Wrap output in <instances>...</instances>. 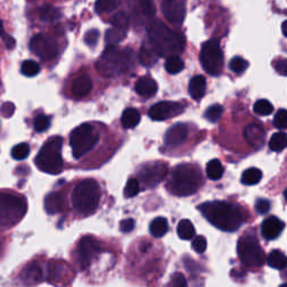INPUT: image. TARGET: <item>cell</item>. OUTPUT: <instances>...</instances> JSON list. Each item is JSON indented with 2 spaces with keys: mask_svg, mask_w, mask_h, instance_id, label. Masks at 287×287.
I'll use <instances>...</instances> for the list:
<instances>
[{
  "mask_svg": "<svg viewBox=\"0 0 287 287\" xmlns=\"http://www.w3.org/2000/svg\"><path fill=\"white\" fill-rule=\"evenodd\" d=\"M199 210L211 224L225 232L237 231L244 221L241 211L228 202H205Z\"/></svg>",
  "mask_w": 287,
  "mask_h": 287,
  "instance_id": "cell-1",
  "label": "cell"
},
{
  "mask_svg": "<svg viewBox=\"0 0 287 287\" xmlns=\"http://www.w3.org/2000/svg\"><path fill=\"white\" fill-rule=\"evenodd\" d=\"M148 42L156 51L159 58H169L182 53L185 40L181 34L172 31L162 22L153 21L147 27Z\"/></svg>",
  "mask_w": 287,
  "mask_h": 287,
  "instance_id": "cell-2",
  "label": "cell"
},
{
  "mask_svg": "<svg viewBox=\"0 0 287 287\" xmlns=\"http://www.w3.org/2000/svg\"><path fill=\"white\" fill-rule=\"evenodd\" d=\"M134 62V54L130 50H119L115 45H109L99 60L97 69L103 77L114 78L130 71Z\"/></svg>",
  "mask_w": 287,
  "mask_h": 287,
  "instance_id": "cell-3",
  "label": "cell"
},
{
  "mask_svg": "<svg viewBox=\"0 0 287 287\" xmlns=\"http://www.w3.org/2000/svg\"><path fill=\"white\" fill-rule=\"evenodd\" d=\"M101 191L98 182L87 178L79 182L72 191L71 200L74 210L79 214L88 216L92 214L99 206Z\"/></svg>",
  "mask_w": 287,
  "mask_h": 287,
  "instance_id": "cell-4",
  "label": "cell"
},
{
  "mask_svg": "<svg viewBox=\"0 0 287 287\" xmlns=\"http://www.w3.org/2000/svg\"><path fill=\"white\" fill-rule=\"evenodd\" d=\"M202 185V175L200 168L191 164L177 165L172 173L169 181V190L175 195H192Z\"/></svg>",
  "mask_w": 287,
  "mask_h": 287,
  "instance_id": "cell-5",
  "label": "cell"
},
{
  "mask_svg": "<svg viewBox=\"0 0 287 287\" xmlns=\"http://www.w3.org/2000/svg\"><path fill=\"white\" fill-rule=\"evenodd\" d=\"M63 139L60 136L50 138L37 154L35 164L40 171L56 175L63 169Z\"/></svg>",
  "mask_w": 287,
  "mask_h": 287,
  "instance_id": "cell-6",
  "label": "cell"
},
{
  "mask_svg": "<svg viewBox=\"0 0 287 287\" xmlns=\"http://www.w3.org/2000/svg\"><path fill=\"white\" fill-rule=\"evenodd\" d=\"M26 211L24 199L9 193H0V225L9 228L17 224L24 218Z\"/></svg>",
  "mask_w": 287,
  "mask_h": 287,
  "instance_id": "cell-7",
  "label": "cell"
},
{
  "mask_svg": "<svg viewBox=\"0 0 287 287\" xmlns=\"http://www.w3.org/2000/svg\"><path fill=\"white\" fill-rule=\"evenodd\" d=\"M99 142L98 131L90 124H82L72 130L70 135V146L75 159L88 154Z\"/></svg>",
  "mask_w": 287,
  "mask_h": 287,
  "instance_id": "cell-8",
  "label": "cell"
},
{
  "mask_svg": "<svg viewBox=\"0 0 287 287\" xmlns=\"http://www.w3.org/2000/svg\"><path fill=\"white\" fill-rule=\"evenodd\" d=\"M240 260L249 267H261L265 262V253L255 236L246 234L238 241Z\"/></svg>",
  "mask_w": 287,
  "mask_h": 287,
  "instance_id": "cell-9",
  "label": "cell"
},
{
  "mask_svg": "<svg viewBox=\"0 0 287 287\" xmlns=\"http://www.w3.org/2000/svg\"><path fill=\"white\" fill-rule=\"evenodd\" d=\"M200 62L204 71L210 75H219L222 72L223 53L218 41L211 40L202 45Z\"/></svg>",
  "mask_w": 287,
  "mask_h": 287,
  "instance_id": "cell-10",
  "label": "cell"
},
{
  "mask_svg": "<svg viewBox=\"0 0 287 287\" xmlns=\"http://www.w3.org/2000/svg\"><path fill=\"white\" fill-rule=\"evenodd\" d=\"M30 49L41 60L49 61L54 60L59 54V45L53 37L39 34L35 35L30 42Z\"/></svg>",
  "mask_w": 287,
  "mask_h": 287,
  "instance_id": "cell-11",
  "label": "cell"
},
{
  "mask_svg": "<svg viewBox=\"0 0 287 287\" xmlns=\"http://www.w3.org/2000/svg\"><path fill=\"white\" fill-rule=\"evenodd\" d=\"M99 252H100V244L96 239L87 236L80 240L77 250V260L80 269H88Z\"/></svg>",
  "mask_w": 287,
  "mask_h": 287,
  "instance_id": "cell-12",
  "label": "cell"
},
{
  "mask_svg": "<svg viewBox=\"0 0 287 287\" xmlns=\"http://www.w3.org/2000/svg\"><path fill=\"white\" fill-rule=\"evenodd\" d=\"M162 11L168 23L180 26L186 15V0H162Z\"/></svg>",
  "mask_w": 287,
  "mask_h": 287,
  "instance_id": "cell-13",
  "label": "cell"
},
{
  "mask_svg": "<svg viewBox=\"0 0 287 287\" xmlns=\"http://www.w3.org/2000/svg\"><path fill=\"white\" fill-rule=\"evenodd\" d=\"M183 110H184V106L180 102L162 101L150 108L148 111V116L150 119L155 121H163L181 115Z\"/></svg>",
  "mask_w": 287,
  "mask_h": 287,
  "instance_id": "cell-14",
  "label": "cell"
},
{
  "mask_svg": "<svg viewBox=\"0 0 287 287\" xmlns=\"http://www.w3.org/2000/svg\"><path fill=\"white\" fill-rule=\"evenodd\" d=\"M167 173V165L165 163L146 164L139 171V178L146 187L156 186Z\"/></svg>",
  "mask_w": 287,
  "mask_h": 287,
  "instance_id": "cell-15",
  "label": "cell"
},
{
  "mask_svg": "<svg viewBox=\"0 0 287 287\" xmlns=\"http://www.w3.org/2000/svg\"><path fill=\"white\" fill-rule=\"evenodd\" d=\"M189 135V127L186 124H176L169 128L165 137H164V144L167 147H176V146L183 144Z\"/></svg>",
  "mask_w": 287,
  "mask_h": 287,
  "instance_id": "cell-16",
  "label": "cell"
},
{
  "mask_svg": "<svg viewBox=\"0 0 287 287\" xmlns=\"http://www.w3.org/2000/svg\"><path fill=\"white\" fill-rule=\"evenodd\" d=\"M285 224L276 216H269L261 224V234L266 240H275L283 232Z\"/></svg>",
  "mask_w": 287,
  "mask_h": 287,
  "instance_id": "cell-17",
  "label": "cell"
},
{
  "mask_svg": "<svg viewBox=\"0 0 287 287\" xmlns=\"http://www.w3.org/2000/svg\"><path fill=\"white\" fill-rule=\"evenodd\" d=\"M243 137L247 140V143L252 146V147L258 148L261 147L265 139V131L262 127L257 124L248 125L243 130Z\"/></svg>",
  "mask_w": 287,
  "mask_h": 287,
  "instance_id": "cell-18",
  "label": "cell"
},
{
  "mask_svg": "<svg viewBox=\"0 0 287 287\" xmlns=\"http://www.w3.org/2000/svg\"><path fill=\"white\" fill-rule=\"evenodd\" d=\"M92 90V81L89 75L82 74L74 80L72 83V95L74 98L81 99L87 97Z\"/></svg>",
  "mask_w": 287,
  "mask_h": 287,
  "instance_id": "cell-19",
  "label": "cell"
},
{
  "mask_svg": "<svg viewBox=\"0 0 287 287\" xmlns=\"http://www.w3.org/2000/svg\"><path fill=\"white\" fill-rule=\"evenodd\" d=\"M135 90L140 97L150 98L156 95L158 90V86L155 80L149 77L140 78L135 86Z\"/></svg>",
  "mask_w": 287,
  "mask_h": 287,
  "instance_id": "cell-20",
  "label": "cell"
},
{
  "mask_svg": "<svg viewBox=\"0 0 287 287\" xmlns=\"http://www.w3.org/2000/svg\"><path fill=\"white\" fill-rule=\"evenodd\" d=\"M42 278H43V272L37 263H32V265L24 268V270L21 272V279L23 283L28 286L39 284Z\"/></svg>",
  "mask_w": 287,
  "mask_h": 287,
  "instance_id": "cell-21",
  "label": "cell"
},
{
  "mask_svg": "<svg viewBox=\"0 0 287 287\" xmlns=\"http://www.w3.org/2000/svg\"><path fill=\"white\" fill-rule=\"evenodd\" d=\"M206 91V81L203 75L193 77L189 84V92L193 100L199 101L204 97Z\"/></svg>",
  "mask_w": 287,
  "mask_h": 287,
  "instance_id": "cell-22",
  "label": "cell"
},
{
  "mask_svg": "<svg viewBox=\"0 0 287 287\" xmlns=\"http://www.w3.org/2000/svg\"><path fill=\"white\" fill-rule=\"evenodd\" d=\"M44 206L46 212L49 214H56L63 210L64 206V199L61 193H50V194L45 197Z\"/></svg>",
  "mask_w": 287,
  "mask_h": 287,
  "instance_id": "cell-23",
  "label": "cell"
},
{
  "mask_svg": "<svg viewBox=\"0 0 287 287\" xmlns=\"http://www.w3.org/2000/svg\"><path fill=\"white\" fill-rule=\"evenodd\" d=\"M159 59L158 54L156 53V51L154 50L152 44L149 42H145V44H143L142 49H140L139 53V61L140 63L145 67H153V65L157 62V60Z\"/></svg>",
  "mask_w": 287,
  "mask_h": 287,
  "instance_id": "cell-24",
  "label": "cell"
},
{
  "mask_svg": "<svg viewBox=\"0 0 287 287\" xmlns=\"http://www.w3.org/2000/svg\"><path fill=\"white\" fill-rule=\"evenodd\" d=\"M140 122V114L138 110H136L135 108H128L124 111V114L121 116V124L122 127L126 129L135 128L136 126H138Z\"/></svg>",
  "mask_w": 287,
  "mask_h": 287,
  "instance_id": "cell-25",
  "label": "cell"
},
{
  "mask_svg": "<svg viewBox=\"0 0 287 287\" xmlns=\"http://www.w3.org/2000/svg\"><path fill=\"white\" fill-rule=\"evenodd\" d=\"M40 20L44 23H54L60 20L61 12L51 5H45L39 9Z\"/></svg>",
  "mask_w": 287,
  "mask_h": 287,
  "instance_id": "cell-26",
  "label": "cell"
},
{
  "mask_svg": "<svg viewBox=\"0 0 287 287\" xmlns=\"http://www.w3.org/2000/svg\"><path fill=\"white\" fill-rule=\"evenodd\" d=\"M168 230V222L165 218H156L154 219L149 224V231L152 236L156 238H161L165 236Z\"/></svg>",
  "mask_w": 287,
  "mask_h": 287,
  "instance_id": "cell-27",
  "label": "cell"
},
{
  "mask_svg": "<svg viewBox=\"0 0 287 287\" xmlns=\"http://www.w3.org/2000/svg\"><path fill=\"white\" fill-rule=\"evenodd\" d=\"M177 236L183 240H190L195 236L194 225L190 220H181L177 224Z\"/></svg>",
  "mask_w": 287,
  "mask_h": 287,
  "instance_id": "cell-28",
  "label": "cell"
},
{
  "mask_svg": "<svg viewBox=\"0 0 287 287\" xmlns=\"http://www.w3.org/2000/svg\"><path fill=\"white\" fill-rule=\"evenodd\" d=\"M223 175V166L219 159H212L206 165V176L212 181H218Z\"/></svg>",
  "mask_w": 287,
  "mask_h": 287,
  "instance_id": "cell-29",
  "label": "cell"
},
{
  "mask_svg": "<svg viewBox=\"0 0 287 287\" xmlns=\"http://www.w3.org/2000/svg\"><path fill=\"white\" fill-rule=\"evenodd\" d=\"M262 177V173L260 169H258L256 167H251L246 169L242 173L241 176V182L244 185H255L258 182H260Z\"/></svg>",
  "mask_w": 287,
  "mask_h": 287,
  "instance_id": "cell-30",
  "label": "cell"
},
{
  "mask_svg": "<svg viewBox=\"0 0 287 287\" xmlns=\"http://www.w3.org/2000/svg\"><path fill=\"white\" fill-rule=\"evenodd\" d=\"M267 262L274 269H284L286 267V256L283 251L272 250L267 258Z\"/></svg>",
  "mask_w": 287,
  "mask_h": 287,
  "instance_id": "cell-31",
  "label": "cell"
},
{
  "mask_svg": "<svg viewBox=\"0 0 287 287\" xmlns=\"http://www.w3.org/2000/svg\"><path fill=\"white\" fill-rule=\"evenodd\" d=\"M127 35V32L119 30V28L111 27L110 30H108L106 33V43L108 45H117L121 43L125 40Z\"/></svg>",
  "mask_w": 287,
  "mask_h": 287,
  "instance_id": "cell-32",
  "label": "cell"
},
{
  "mask_svg": "<svg viewBox=\"0 0 287 287\" xmlns=\"http://www.w3.org/2000/svg\"><path fill=\"white\" fill-rule=\"evenodd\" d=\"M184 69V62L180 56H169L165 63V70L169 74H177Z\"/></svg>",
  "mask_w": 287,
  "mask_h": 287,
  "instance_id": "cell-33",
  "label": "cell"
},
{
  "mask_svg": "<svg viewBox=\"0 0 287 287\" xmlns=\"http://www.w3.org/2000/svg\"><path fill=\"white\" fill-rule=\"evenodd\" d=\"M21 71L23 74L25 75V77L33 78V77H36V75L40 73L41 67H40L39 63L35 62V61L27 60V61H24V62H23Z\"/></svg>",
  "mask_w": 287,
  "mask_h": 287,
  "instance_id": "cell-34",
  "label": "cell"
},
{
  "mask_svg": "<svg viewBox=\"0 0 287 287\" xmlns=\"http://www.w3.org/2000/svg\"><path fill=\"white\" fill-rule=\"evenodd\" d=\"M286 147V134L276 133L269 140V148L272 152H281Z\"/></svg>",
  "mask_w": 287,
  "mask_h": 287,
  "instance_id": "cell-35",
  "label": "cell"
},
{
  "mask_svg": "<svg viewBox=\"0 0 287 287\" xmlns=\"http://www.w3.org/2000/svg\"><path fill=\"white\" fill-rule=\"evenodd\" d=\"M110 24L112 25V27L119 28V30L127 32L129 27V18L124 12H119L117 13L116 15L112 16L110 20Z\"/></svg>",
  "mask_w": 287,
  "mask_h": 287,
  "instance_id": "cell-36",
  "label": "cell"
},
{
  "mask_svg": "<svg viewBox=\"0 0 287 287\" xmlns=\"http://www.w3.org/2000/svg\"><path fill=\"white\" fill-rule=\"evenodd\" d=\"M120 3L121 0H97L96 11L100 14L110 13L118 7Z\"/></svg>",
  "mask_w": 287,
  "mask_h": 287,
  "instance_id": "cell-37",
  "label": "cell"
},
{
  "mask_svg": "<svg viewBox=\"0 0 287 287\" xmlns=\"http://www.w3.org/2000/svg\"><path fill=\"white\" fill-rule=\"evenodd\" d=\"M30 152H31L30 145L26 143L18 144L16 146H14L12 149V157L14 159H16V161H23V159L28 157Z\"/></svg>",
  "mask_w": 287,
  "mask_h": 287,
  "instance_id": "cell-38",
  "label": "cell"
},
{
  "mask_svg": "<svg viewBox=\"0 0 287 287\" xmlns=\"http://www.w3.org/2000/svg\"><path fill=\"white\" fill-rule=\"evenodd\" d=\"M253 111L259 116H269L274 111V107L266 99H261L253 105Z\"/></svg>",
  "mask_w": 287,
  "mask_h": 287,
  "instance_id": "cell-39",
  "label": "cell"
},
{
  "mask_svg": "<svg viewBox=\"0 0 287 287\" xmlns=\"http://www.w3.org/2000/svg\"><path fill=\"white\" fill-rule=\"evenodd\" d=\"M139 191H140V185L138 180H136V178H129L124 190L125 197H128V199L134 197L138 194Z\"/></svg>",
  "mask_w": 287,
  "mask_h": 287,
  "instance_id": "cell-40",
  "label": "cell"
},
{
  "mask_svg": "<svg viewBox=\"0 0 287 287\" xmlns=\"http://www.w3.org/2000/svg\"><path fill=\"white\" fill-rule=\"evenodd\" d=\"M223 114V107L221 105H212L205 111V118L210 122H216Z\"/></svg>",
  "mask_w": 287,
  "mask_h": 287,
  "instance_id": "cell-41",
  "label": "cell"
},
{
  "mask_svg": "<svg viewBox=\"0 0 287 287\" xmlns=\"http://www.w3.org/2000/svg\"><path fill=\"white\" fill-rule=\"evenodd\" d=\"M248 67H249V63L247 62V61L242 58H239V56H237V58H233L229 65L230 70L237 74H240L246 71Z\"/></svg>",
  "mask_w": 287,
  "mask_h": 287,
  "instance_id": "cell-42",
  "label": "cell"
},
{
  "mask_svg": "<svg viewBox=\"0 0 287 287\" xmlns=\"http://www.w3.org/2000/svg\"><path fill=\"white\" fill-rule=\"evenodd\" d=\"M51 126L50 117L45 115H39L34 119V129L37 133H44Z\"/></svg>",
  "mask_w": 287,
  "mask_h": 287,
  "instance_id": "cell-43",
  "label": "cell"
},
{
  "mask_svg": "<svg viewBox=\"0 0 287 287\" xmlns=\"http://www.w3.org/2000/svg\"><path fill=\"white\" fill-rule=\"evenodd\" d=\"M138 8L145 17H153L155 15L153 0H138Z\"/></svg>",
  "mask_w": 287,
  "mask_h": 287,
  "instance_id": "cell-44",
  "label": "cell"
},
{
  "mask_svg": "<svg viewBox=\"0 0 287 287\" xmlns=\"http://www.w3.org/2000/svg\"><path fill=\"white\" fill-rule=\"evenodd\" d=\"M0 37H2L3 42L5 43V46H6L7 50H13L15 49L16 46V41L14 39L13 36H11L8 33L5 31V27L2 20H0Z\"/></svg>",
  "mask_w": 287,
  "mask_h": 287,
  "instance_id": "cell-45",
  "label": "cell"
},
{
  "mask_svg": "<svg viewBox=\"0 0 287 287\" xmlns=\"http://www.w3.org/2000/svg\"><path fill=\"white\" fill-rule=\"evenodd\" d=\"M167 287H187V281L185 277L181 272H175L171 277V280L167 284Z\"/></svg>",
  "mask_w": 287,
  "mask_h": 287,
  "instance_id": "cell-46",
  "label": "cell"
},
{
  "mask_svg": "<svg viewBox=\"0 0 287 287\" xmlns=\"http://www.w3.org/2000/svg\"><path fill=\"white\" fill-rule=\"evenodd\" d=\"M274 126L278 129H285L287 127V112L285 109H280L274 118Z\"/></svg>",
  "mask_w": 287,
  "mask_h": 287,
  "instance_id": "cell-47",
  "label": "cell"
},
{
  "mask_svg": "<svg viewBox=\"0 0 287 287\" xmlns=\"http://www.w3.org/2000/svg\"><path fill=\"white\" fill-rule=\"evenodd\" d=\"M193 250L197 253H203L206 250V240L203 236H199L194 238L192 241Z\"/></svg>",
  "mask_w": 287,
  "mask_h": 287,
  "instance_id": "cell-48",
  "label": "cell"
},
{
  "mask_svg": "<svg viewBox=\"0 0 287 287\" xmlns=\"http://www.w3.org/2000/svg\"><path fill=\"white\" fill-rule=\"evenodd\" d=\"M99 36H100V33L97 30H90L89 31L86 36H84V42H86V44L89 46H95L98 43V40H99Z\"/></svg>",
  "mask_w": 287,
  "mask_h": 287,
  "instance_id": "cell-49",
  "label": "cell"
},
{
  "mask_svg": "<svg viewBox=\"0 0 287 287\" xmlns=\"http://www.w3.org/2000/svg\"><path fill=\"white\" fill-rule=\"evenodd\" d=\"M255 209L259 214H266L270 209V202L266 199L257 200Z\"/></svg>",
  "mask_w": 287,
  "mask_h": 287,
  "instance_id": "cell-50",
  "label": "cell"
},
{
  "mask_svg": "<svg viewBox=\"0 0 287 287\" xmlns=\"http://www.w3.org/2000/svg\"><path fill=\"white\" fill-rule=\"evenodd\" d=\"M135 227V221L133 219H126L120 222V231L121 232H131Z\"/></svg>",
  "mask_w": 287,
  "mask_h": 287,
  "instance_id": "cell-51",
  "label": "cell"
},
{
  "mask_svg": "<svg viewBox=\"0 0 287 287\" xmlns=\"http://www.w3.org/2000/svg\"><path fill=\"white\" fill-rule=\"evenodd\" d=\"M14 110H15V107H14L12 103H5V105L2 107V114L9 118L13 114Z\"/></svg>",
  "mask_w": 287,
  "mask_h": 287,
  "instance_id": "cell-52",
  "label": "cell"
},
{
  "mask_svg": "<svg viewBox=\"0 0 287 287\" xmlns=\"http://www.w3.org/2000/svg\"><path fill=\"white\" fill-rule=\"evenodd\" d=\"M276 70H277V72H278L279 74L281 75H286V72H287V68H286V60L284 59H281L279 60L278 62H277L276 64Z\"/></svg>",
  "mask_w": 287,
  "mask_h": 287,
  "instance_id": "cell-53",
  "label": "cell"
},
{
  "mask_svg": "<svg viewBox=\"0 0 287 287\" xmlns=\"http://www.w3.org/2000/svg\"><path fill=\"white\" fill-rule=\"evenodd\" d=\"M285 26H286V22L283 24V34H284V36L286 37V36H287V33H286V27H285Z\"/></svg>",
  "mask_w": 287,
  "mask_h": 287,
  "instance_id": "cell-54",
  "label": "cell"
},
{
  "mask_svg": "<svg viewBox=\"0 0 287 287\" xmlns=\"http://www.w3.org/2000/svg\"><path fill=\"white\" fill-rule=\"evenodd\" d=\"M279 287H287V284H286V283H284V284H281Z\"/></svg>",
  "mask_w": 287,
  "mask_h": 287,
  "instance_id": "cell-55",
  "label": "cell"
}]
</instances>
